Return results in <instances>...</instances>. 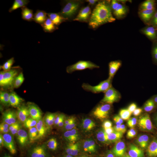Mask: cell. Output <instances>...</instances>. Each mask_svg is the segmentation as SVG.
Masks as SVG:
<instances>
[{"label": "cell", "mask_w": 157, "mask_h": 157, "mask_svg": "<svg viewBox=\"0 0 157 157\" xmlns=\"http://www.w3.org/2000/svg\"><path fill=\"white\" fill-rule=\"evenodd\" d=\"M7 107H1L0 109V128L4 130L5 128V120H6V112Z\"/></svg>", "instance_id": "2e32d148"}, {"label": "cell", "mask_w": 157, "mask_h": 157, "mask_svg": "<svg viewBox=\"0 0 157 157\" xmlns=\"http://www.w3.org/2000/svg\"><path fill=\"white\" fill-rule=\"evenodd\" d=\"M33 28L40 32L50 31L51 21L49 15L43 13L39 9L32 12Z\"/></svg>", "instance_id": "ba28073f"}, {"label": "cell", "mask_w": 157, "mask_h": 157, "mask_svg": "<svg viewBox=\"0 0 157 157\" xmlns=\"http://www.w3.org/2000/svg\"><path fill=\"white\" fill-rule=\"evenodd\" d=\"M149 100L135 92L120 91L113 95L105 98L100 101L101 109L106 110L114 106H122L133 103L138 104L148 102Z\"/></svg>", "instance_id": "7a4b0ae2"}, {"label": "cell", "mask_w": 157, "mask_h": 157, "mask_svg": "<svg viewBox=\"0 0 157 157\" xmlns=\"http://www.w3.org/2000/svg\"><path fill=\"white\" fill-rule=\"evenodd\" d=\"M33 151V148L23 139L18 138L14 140V157H29Z\"/></svg>", "instance_id": "7c38bea8"}, {"label": "cell", "mask_w": 157, "mask_h": 157, "mask_svg": "<svg viewBox=\"0 0 157 157\" xmlns=\"http://www.w3.org/2000/svg\"><path fill=\"white\" fill-rule=\"evenodd\" d=\"M14 140L8 137H1L0 151L1 153L6 157L14 156Z\"/></svg>", "instance_id": "4fadbf2b"}, {"label": "cell", "mask_w": 157, "mask_h": 157, "mask_svg": "<svg viewBox=\"0 0 157 157\" xmlns=\"http://www.w3.org/2000/svg\"><path fill=\"white\" fill-rule=\"evenodd\" d=\"M157 36V2L146 5L136 22L133 37L140 43Z\"/></svg>", "instance_id": "6da1fadb"}, {"label": "cell", "mask_w": 157, "mask_h": 157, "mask_svg": "<svg viewBox=\"0 0 157 157\" xmlns=\"http://www.w3.org/2000/svg\"><path fill=\"white\" fill-rule=\"evenodd\" d=\"M44 157H51L50 156H44Z\"/></svg>", "instance_id": "ffe728a7"}, {"label": "cell", "mask_w": 157, "mask_h": 157, "mask_svg": "<svg viewBox=\"0 0 157 157\" xmlns=\"http://www.w3.org/2000/svg\"><path fill=\"white\" fill-rule=\"evenodd\" d=\"M123 131L126 135L141 140L157 139V121L144 128L139 129L130 125H125Z\"/></svg>", "instance_id": "5b68a950"}, {"label": "cell", "mask_w": 157, "mask_h": 157, "mask_svg": "<svg viewBox=\"0 0 157 157\" xmlns=\"http://www.w3.org/2000/svg\"><path fill=\"white\" fill-rule=\"evenodd\" d=\"M67 48L76 49L86 43L84 38L72 26L67 33L62 37Z\"/></svg>", "instance_id": "30bf717a"}, {"label": "cell", "mask_w": 157, "mask_h": 157, "mask_svg": "<svg viewBox=\"0 0 157 157\" xmlns=\"http://www.w3.org/2000/svg\"><path fill=\"white\" fill-rule=\"evenodd\" d=\"M130 2L134 6L137 7H141L146 2V1L145 0H132Z\"/></svg>", "instance_id": "e0dca14e"}, {"label": "cell", "mask_w": 157, "mask_h": 157, "mask_svg": "<svg viewBox=\"0 0 157 157\" xmlns=\"http://www.w3.org/2000/svg\"><path fill=\"white\" fill-rule=\"evenodd\" d=\"M157 157V155L155 156H153V157Z\"/></svg>", "instance_id": "d6986e66"}, {"label": "cell", "mask_w": 157, "mask_h": 157, "mask_svg": "<svg viewBox=\"0 0 157 157\" xmlns=\"http://www.w3.org/2000/svg\"><path fill=\"white\" fill-rule=\"evenodd\" d=\"M36 119V116L34 109H31L23 117L21 124L22 132H28L34 125Z\"/></svg>", "instance_id": "9a60e30c"}, {"label": "cell", "mask_w": 157, "mask_h": 157, "mask_svg": "<svg viewBox=\"0 0 157 157\" xmlns=\"http://www.w3.org/2000/svg\"><path fill=\"white\" fill-rule=\"evenodd\" d=\"M25 104H18L11 107H7L6 112L4 130H15L21 124L23 117L26 112Z\"/></svg>", "instance_id": "277c9868"}, {"label": "cell", "mask_w": 157, "mask_h": 157, "mask_svg": "<svg viewBox=\"0 0 157 157\" xmlns=\"http://www.w3.org/2000/svg\"><path fill=\"white\" fill-rule=\"evenodd\" d=\"M71 20L63 15H56L51 21L50 32L59 36H63L67 33L72 26Z\"/></svg>", "instance_id": "52a82bcc"}, {"label": "cell", "mask_w": 157, "mask_h": 157, "mask_svg": "<svg viewBox=\"0 0 157 157\" xmlns=\"http://www.w3.org/2000/svg\"><path fill=\"white\" fill-rule=\"evenodd\" d=\"M71 24L84 39L89 38L93 34L101 29L93 25L90 21L82 19L71 20Z\"/></svg>", "instance_id": "9c48e42d"}, {"label": "cell", "mask_w": 157, "mask_h": 157, "mask_svg": "<svg viewBox=\"0 0 157 157\" xmlns=\"http://www.w3.org/2000/svg\"><path fill=\"white\" fill-rule=\"evenodd\" d=\"M117 3L103 2L96 8L90 21L100 29L106 26L115 18L119 10Z\"/></svg>", "instance_id": "3957f363"}, {"label": "cell", "mask_w": 157, "mask_h": 157, "mask_svg": "<svg viewBox=\"0 0 157 157\" xmlns=\"http://www.w3.org/2000/svg\"><path fill=\"white\" fill-rule=\"evenodd\" d=\"M152 153L154 154L157 155V142L155 146V148L152 151Z\"/></svg>", "instance_id": "ac0fdd59"}, {"label": "cell", "mask_w": 157, "mask_h": 157, "mask_svg": "<svg viewBox=\"0 0 157 157\" xmlns=\"http://www.w3.org/2000/svg\"><path fill=\"white\" fill-rule=\"evenodd\" d=\"M42 0H22L17 11L13 14L14 19L31 11L38 10L44 4Z\"/></svg>", "instance_id": "8fae6325"}, {"label": "cell", "mask_w": 157, "mask_h": 157, "mask_svg": "<svg viewBox=\"0 0 157 157\" xmlns=\"http://www.w3.org/2000/svg\"><path fill=\"white\" fill-rule=\"evenodd\" d=\"M137 14L134 9L125 11L121 15L110 31L128 33L132 29L137 21Z\"/></svg>", "instance_id": "8992f818"}, {"label": "cell", "mask_w": 157, "mask_h": 157, "mask_svg": "<svg viewBox=\"0 0 157 157\" xmlns=\"http://www.w3.org/2000/svg\"><path fill=\"white\" fill-rule=\"evenodd\" d=\"M22 93L21 87L20 86L12 90L9 92L5 98L2 99L1 101L7 107H11L14 106L17 99Z\"/></svg>", "instance_id": "5bb4252c"}]
</instances>
